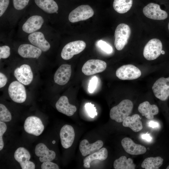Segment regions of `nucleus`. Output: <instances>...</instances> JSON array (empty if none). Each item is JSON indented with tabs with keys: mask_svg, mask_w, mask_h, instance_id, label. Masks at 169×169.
<instances>
[{
	"mask_svg": "<svg viewBox=\"0 0 169 169\" xmlns=\"http://www.w3.org/2000/svg\"><path fill=\"white\" fill-rule=\"evenodd\" d=\"M133 108V104L130 100H124L110 110V118L117 122L120 123L130 115Z\"/></svg>",
	"mask_w": 169,
	"mask_h": 169,
	"instance_id": "1",
	"label": "nucleus"
},
{
	"mask_svg": "<svg viewBox=\"0 0 169 169\" xmlns=\"http://www.w3.org/2000/svg\"><path fill=\"white\" fill-rule=\"evenodd\" d=\"M131 33L130 27L124 23L119 24L115 32L114 45L118 50L122 49L128 43Z\"/></svg>",
	"mask_w": 169,
	"mask_h": 169,
	"instance_id": "2",
	"label": "nucleus"
},
{
	"mask_svg": "<svg viewBox=\"0 0 169 169\" xmlns=\"http://www.w3.org/2000/svg\"><path fill=\"white\" fill-rule=\"evenodd\" d=\"M94 14V10L90 6L82 5L71 11L68 18L70 22L74 23L87 20L92 17Z\"/></svg>",
	"mask_w": 169,
	"mask_h": 169,
	"instance_id": "3",
	"label": "nucleus"
},
{
	"mask_svg": "<svg viewBox=\"0 0 169 169\" xmlns=\"http://www.w3.org/2000/svg\"><path fill=\"white\" fill-rule=\"evenodd\" d=\"M162 48V44L159 39H152L145 46L143 50V56L148 60H154L160 55Z\"/></svg>",
	"mask_w": 169,
	"mask_h": 169,
	"instance_id": "4",
	"label": "nucleus"
},
{
	"mask_svg": "<svg viewBox=\"0 0 169 169\" xmlns=\"http://www.w3.org/2000/svg\"><path fill=\"white\" fill-rule=\"evenodd\" d=\"M86 46V43L82 40H77L69 42L63 48L61 54V57L64 59H69L74 55L82 52L85 49Z\"/></svg>",
	"mask_w": 169,
	"mask_h": 169,
	"instance_id": "5",
	"label": "nucleus"
},
{
	"mask_svg": "<svg viewBox=\"0 0 169 169\" xmlns=\"http://www.w3.org/2000/svg\"><path fill=\"white\" fill-rule=\"evenodd\" d=\"M8 93L11 99L18 103H22L26 100V92L23 84L18 81L12 82L8 88Z\"/></svg>",
	"mask_w": 169,
	"mask_h": 169,
	"instance_id": "6",
	"label": "nucleus"
},
{
	"mask_svg": "<svg viewBox=\"0 0 169 169\" xmlns=\"http://www.w3.org/2000/svg\"><path fill=\"white\" fill-rule=\"evenodd\" d=\"M152 90L155 96L162 101L166 100L169 96V77H161L154 84Z\"/></svg>",
	"mask_w": 169,
	"mask_h": 169,
	"instance_id": "7",
	"label": "nucleus"
},
{
	"mask_svg": "<svg viewBox=\"0 0 169 169\" xmlns=\"http://www.w3.org/2000/svg\"><path fill=\"white\" fill-rule=\"evenodd\" d=\"M142 12L146 17L154 20H163L168 17L167 13L161 9L159 4L153 3H149L144 6Z\"/></svg>",
	"mask_w": 169,
	"mask_h": 169,
	"instance_id": "8",
	"label": "nucleus"
},
{
	"mask_svg": "<svg viewBox=\"0 0 169 169\" xmlns=\"http://www.w3.org/2000/svg\"><path fill=\"white\" fill-rule=\"evenodd\" d=\"M116 76L121 80H132L139 78L141 75L140 70L132 64L123 65L117 69Z\"/></svg>",
	"mask_w": 169,
	"mask_h": 169,
	"instance_id": "9",
	"label": "nucleus"
},
{
	"mask_svg": "<svg viewBox=\"0 0 169 169\" xmlns=\"http://www.w3.org/2000/svg\"><path fill=\"white\" fill-rule=\"evenodd\" d=\"M24 128L27 133L38 136L43 132L44 126L39 118L35 116H30L25 120Z\"/></svg>",
	"mask_w": 169,
	"mask_h": 169,
	"instance_id": "10",
	"label": "nucleus"
},
{
	"mask_svg": "<svg viewBox=\"0 0 169 169\" xmlns=\"http://www.w3.org/2000/svg\"><path fill=\"white\" fill-rule=\"evenodd\" d=\"M107 64L104 61L98 59H91L83 65L82 72L86 75H90L103 71L106 69Z\"/></svg>",
	"mask_w": 169,
	"mask_h": 169,
	"instance_id": "11",
	"label": "nucleus"
},
{
	"mask_svg": "<svg viewBox=\"0 0 169 169\" xmlns=\"http://www.w3.org/2000/svg\"><path fill=\"white\" fill-rule=\"evenodd\" d=\"M14 157L20 164L22 169H34V163L29 161L31 155L29 152L23 147L18 148L15 151Z\"/></svg>",
	"mask_w": 169,
	"mask_h": 169,
	"instance_id": "12",
	"label": "nucleus"
},
{
	"mask_svg": "<svg viewBox=\"0 0 169 169\" xmlns=\"http://www.w3.org/2000/svg\"><path fill=\"white\" fill-rule=\"evenodd\" d=\"M14 75L19 82L25 85L30 84L33 79L31 67L27 64H23L16 68L14 71Z\"/></svg>",
	"mask_w": 169,
	"mask_h": 169,
	"instance_id": "13",
	"label": "nucleus"
},
{
	"mask_svg": "<svg viewBox=\"0 0 169 169\" xmlns=\"http://www.w3.org/2000/svg\"><path fill=\"white\" fill-rule=\"evenodd\" d=\"M71 65L63 64L57 69L54 75L55 82L59 85H64L69 81L71 74Z\"/></svg>",
	"mask_w": 169,
	"mask_h": 169,
	"instance_id": "14",
	"label": "nucleus"
},
{
	"mask_svg": "<svg viewBox=\"0 0 169 169\" xmlns=\"http://www.w3.org/2000/svg\"><path fill=\"white\" fill-rule=\"evenodd\" d=\"M44 22L43 18L35 15L30 17L23 25V31L28 33H31L40 29Z\"/></svg>",
	"mask_w": 169,
	"mask_h": 169,
	"instance_id": "15",
	"label": "nucleus"
},
{
	"mask_svg": "<svg viewBox=\"0 0 169 169\" xmlns=\"http://www.w3.org/2000/svg\"><path fill=\"white\" fill-rule=\"evenodd\" d=\"M60 136L62 146L66 149L70 147L74 139L75 133L73 128L69 125H64L61 129Z\"/></svg>",
	"mask_w": 169,
	"mask_h": 169,
	"instance_id": "16",
	"label": "nucleus"
},
{
	"mask_svg": "<svg viewBox=\"0 0 169 169\" xmlns=\"http://www.w3.org/2000/svg\"><path fill=\"white\" fill-rule=\"evenodd\" d=\"M28 38L31 44L43 52L47 51L50 48V44L45 39L44 34L41 32H35L30 33Z\"/></svg>",
	"mask_w": 169,
	"mask_h": 169,
	"instance_id": "17",
	"label": "nucleus"
},
{
	"mask_svg": "<svg viewBox=\"0 0 169 169\" xmlns=\"http://www.w3.org/2000/svg\"><path fill=\"white\" fill-rule=\"evenodd\" d=\"M121 145L125 151L131 155L142 154L146 151L145 146L136 144L131 139L128 137L124 138L122 140Z\"/></svg>",
	"mask_w": 169,
	"mask_h": 169,
	"instance_id": "18",
	"label": "nucleus"
},
{
	"mask_svg": "<svg viewBox=\"0 0 169 169\" xmlns=\"http://www.w3.org/2000/svg\"><path fill=\"white\" fill-rule=\"evenodd\" d=\"M35 152L36 156L39 157V160L41 162L51 161L56 156L55 152L49 150L44 143H40L36 146Z\"/></svg>",
	"mask_w": 169,
	"mask_h": 169,
	"instance_id": "19",
	"label": "nucleus"
},
{
	"mask_svg": "<svg viewBox=\"0 0 169 169\" xmlns=\"http://www.w3.org/2000/svg\"><path fill=\"white\" fill-rule=\"evenodd\" d=\"M18 53L24 58L38 59L42 54V50L38 47L28 44H21L18 49Z\"/></svg>",
	"mask_w": 169,
	"mask_h": 169,
	"instance_id": "20",
	"label": "nucleus"
},
{
	"mask_svg": "<svg viewBox=\"0 0 169 169\" xmlns=\"http://www.w3.org/2000/svg\"><path fill=\"white\" fill-rule=\"evenodd\" d=\"M103 145V142L101 140H98L94 143L90 144L87 140L84 139L80 143L79 149L82 155L85 156L98 151Z\"/></svg>",
	"mask_w": 169,
	"mask_h": 169,
	"instance_id": "21",
	"label": "nucleus"
},
{
	"mask_svg": "<svg viewBox=\"0 0 169 169\" xmlns=\"http://www.w3.org/2000/svg\"><path fill=\"white\" fill-rule=\"evenodd\" d=\"M55 106L59 112L68 116L73 115L77 110L76 107L70 104L67 97H61L56 102Z\"/></svg>",
	"mask_w": 169,
	"mask_h": 169,
	"instance_id": "22",
	"label": "nucleus"
},
{
	"mask_svg": "<svg viewBox=\"0 0 169 169\" xmlns=\"http://www.w3.org/2000/svg\"><path fill=\"white\" fill-rule=\"evenodd\" d=\"M138 109L142 115L149 119H153L154 115L157 114L159 112L158 107L155 105H151L147 101L140 104Z\"/></svg>",
	"mask_w": 169,
	"mask_h": 169,
	"instance_id": "23",
	"label": "nucleus"
},
{
	"mask_svg": "<svg viewBox=\"0 0 169 169\" xmlns=\"http://www.w3.org/2000/svg\"><path fill=\"white\" fill-rule=\"evenodd\" d=\"M139 115L135 114L131 116H128L122 122L124 126L130 128L135 132H138L143 128L142 122Z\"/></svg>",
	"mask_w": 169,
	"mask_h": 169,
	"instance_id": "24",
	"label": "nucleus"
},
{
	"mask_svg": "<svg viewBox=\"0 0 169 169\" xmlns=\"http://www.w3.org/2000/svg\"><path fill=\"white\" fill-rule=\"evenodd\" d=\"M108 151L105 148H102L98 151L87 156L84 160V166L85 168H89L90 163L93 161L98 160H105L108 156Z\"/></svg>",
	"mask_w": 169,
	"mask_h": 169,
	"instance_id": "25",
	"label": "nucleus"
},
{
	"mask_svg": "<svg viewBox=\"0 0 169 169\" xmlns=\"http://www.w3.org/2000/svg\"><path fill=\"white\" fill-rule=\"evenodd\" d=\"M36 5L45 12L49 13H57L58 6L54 0H34Z\"/></svg>",
	"mask_w": 169,
	"mask_h": 169,
	"instance_id": "26",
	"label": "nucleus"
},
{
	"mask_svg": "<svg viewBox=\"0 0 169 169\" xmlns=\"http://www.w3.org/2000/svg\"><path fill=\"white\" fill-rule=\"evenodd\" d=\"M133 2V0H114L113 7L118 13H124L130 10Z\"/></svg>",
	"mask_w": 169,
	"mask_h": 169,
	"instance_id": "27",
	"label": "nucleus"
},
{
	"mask_svg": "<svg viewBox=\"0 0 169 169\" xmlns=\"http://www.w3.org/2000/svg\"><path fill=\"white\" fill-rule=\"evenodd\" d=\"M114 167L115 169H134L136 165L131 158H127L122 156L115 160L114 162Z\"/></svg>",
	"mask_w": 169,
	"mask_h": 169,
	"instance_id": "28",
	"label": "nucleus"
},
{
	"mask_svg": "<svg viewBox=\"0 0 169 169\" xmlns=\"http://www.w3.org/2000/svg\"><path fill=\"white\" fill-rule=\"evenodd\" d=\"M163 159L160 156L149 157L142 162L141 166L145 169H157L162 165Z\"/></svg>",
	"mask_w": 169,
	"mask_h": 169,
	"instance_id": "29",
	"label": "nucleus"
},
{
	"mask_svg": "<svg viewBox=\"0 0 169 169\" xmlns=\"http://www.w3.org/2000/svg\"><path fill=\"white\" fill-rule=\"evenodd\" d=\"M12 120V115L10 111L3 104H0V120L3 122H9Z\"/></svg>",
	"mask_w": 169,
	"mask_h": 169,
	"instance_id": "30",
	"label": "nucleus"
},
{
	"mask_svg": "<svg viewBox=\"0 0 169 169\" xmlns=\"http://www.w3.org/2000/svg\"><path fill=\"white\" fill-rule=\"evenodd\" d=\"M97 45L101 50L106 54H110L113 52L112 47L105 41L100 40L97 43Z\"/></svg>",
	"mask_w": 169,
	"mask_h": 169,
	"instance_id": "31",
	"label": "nucleus"
},
{
	"mask_svg": "<svg viewBox=\"0 0 169 169\" xmlns=\"http://www.w3.org/2000/svg\"><path fill=\"white\" fill-rule=\"evenodd\" d=\"M13 7L17 10L24 9L28 4L29 0H13Z\"/></svg>",
	"mask_w": 169,
	"mask_h": 169,
	"instance_id": "32",
	"label": "nucleus"
},
{
	"mask_svg": "<svg viewBox=\"0 0 169 169\" xmlns=\"http://www.w3.org/2000/svg\"><path fill=\"white\" fill-rule=\"evenodd\" d=\"M94 105L91 103H86L85 105V109L90 117L94 118L97 115L96 110Z\"/></svg>",
	"mask_w": 169,
	"mask_h": 169,
	"instance_id": "33",
	"label": "nucleus"
},
{
	"mask_svg": "<svg viewBox=\"0 0 169 169\" xmlns=\"http://www.w3.org/2000/svg\"><path fill=\"white\" fill-rule=\"evenodd\" d=\"M10 48L7 45H4L0 47V59H7L10 54Z\"/></svg>",
	"mask_w": 169,
	"mask_h": 169,
	"instance_id": "34",
	"label": "nucleus"
},
{
	"mask_svg": "<svg viewBox=\"0 0 169 169\" xmlns=\"http://www.w3.org/2000/svg\"><path fill=\"white\" fill-rule=\"evenodd\" d=\"M7 129L6 124L4 122L0 121V150H1L4 146V142L3 139V136Z\"/></svg>",
	"mask_w": 169,
	"mask_h": 169,
	"instance_id": "35",
	"label": "nucleus"
},
{
	"mask_svg": "<svg viewBox=\"0 0 169 169\" xmlns=\"http://www.w3.org/2000/svg\"><path fill=\"white\" fill-rule=\"evenodd\" d=\"M98 82V79L96 76L93 77L90 80L88 85V91L90 93H93L95 89Z\"/></svg>",
	"mask_w": 169,
	"mask_h": 169,
	"instance_id": "36",
	"label": "nucleus"
},
{
	"mask_svg": "<svg viewBox=\"0 0 169 169\" xmlns=\"http://www.w3.org/2000/svg\"><path fill=\"white\" fill-rule=\"evenodd\" d=\"M42 169H59L58 166L56 164L51 161H46L43 162L41 165Z\"/></svg>",
	"mask_w": 169,
	"mask_h": 169,
	"instance_id": "37",
	"label": "nucleus"
},
{
	"mask_svg": "<svg viewBox=\"0 0 169 169\" xmlns=\"http://www.w3.org/2000/svg\"><path fill=\"white\" fill-rule=\"evenodd\" d=\"M9 0H0V17L4 13L9 4Z\"/></svg>",
	"mask_w": 169,
	"mask_h": 169,
	"instance_id": "38",
	"label": "nucleus"
},
{
	"mask_svg": "<svg viewBox=\"0 0 169 169\" xmlns=\"http://www.w3.org/2000/svg\"><path fill=\"white\" fill-rule=\"evenodd\" d=\"M7 78L6 75L3 73H0V88L3 87L6 84Z\"/></svg>",
	"mask_w": 169,
	"mask_h": 169,
	"instance_id": "39",
	"label": "nucleus"
},
{
	"mask_svg": "<svg viewBox=\"0 0 169 169\" xmlns=\"http://www.w3.org/2000/svg\"><path fill=\"white\" fill-rule=\"evenodd\" d=\"M141 137L142 139L148 142H150L152 140V137L150 134L147 132L146 134H142L141 136Z\"/></svg>",
	"mask_w": 169,
	"mask_h": 169,
	"instance_id": "40",
	"label": "nucleus"
},
{
	"mask_svg": "<svg viewBox=\"0 0 169 169\" xmlns=\"http://www.w3.org/2000/svg\"><path fill=\"white\" fill-rule=\"evenodd\" d=\"M148 125L149 127L152 128H156L159 127V124L157 122L151 120L149 121L148 123Z\"/></svg>",
	"mask_w": 169,
	"mask_h": 169,
	"instance_id": "41",
	"label": "nucleus"
},
{
	"mask_svg": "<svg viewBox=\"0 0 169 169\" xmlns=\"http://www.w3.org/2000/svg\"><path fill=\"white\" fill-rule=\"evenodd\" d=\"M165 51L164 50H162L161 52V54H165Z\"/></svg>",
	"mask_w": 169,
	"mask_h": 169,
	"instance_id": "42",
	"label": "nucleus"
},
{
	"mask_svg": "<svg viewBox=\"0 0 169 169\" xmlns=\"http://www.w3.org/2000/svg\"><path fill=\"white\" fill-rule=\"evenodd\" d=\"M55 141H52V143H53V144H55Z\"/></svg>",
	"mask_w": 169,
	"mask_h": 169,
	"instance_id": "43",
	"label": "nucleus"
},
{
	"mask_svg": "<svg viewBox=\"0 0 169 169\" xmlns=\"http://www.w3.org/2000/svg\"><path fill=\"white\" fill-rule=\"evenodd\" d=\"M168 29L169 30V22L168 23Z\"/></svg>",
	"mask_w": 169,
	"mask_h": 169,
	"instance_id": "44",
	"label": "nucleus"
},
{
	"mask_svg": "<svg viewBox=\"0 0 169 169\" xmlns=\"http://www.w3.org/2000/svg\"><path fill=\"white\" fill-rule=\"evenodd\" d=\"M166 169H169V165L166 168Z\"/></svg>",
	"mask_w": 169,
	"mask_h": 169,
	"instance_id": "45",
	"label": "nucleus"
}]
</instances>
